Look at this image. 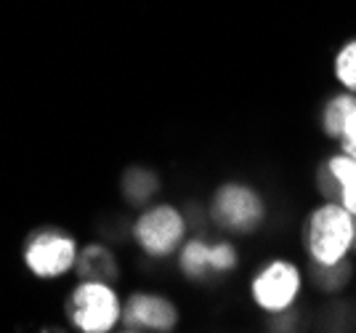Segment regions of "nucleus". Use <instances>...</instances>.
Returning a JSON list of instances; mask_svg holds the SVG:
<instances>
[{
    "instance_id": "1",
    "label": "nucleus",
    "mask_w": 356,
    "mask_h": 333,
    "mask_svg": "<svg viewBox=\"0 0 356 333\" xmlns=\"http://www.w3.org/2000/svg\"><path fill=\"white\" fill-rule=\"evenodd\" d=\"M303 251L316 270L346 264L356 251V216L335 200L319 203L303 222Z\"/></svg>"
},
{
    "instance_id": "2",
    "label": "nucleus",
    "mask_w": 356,
    "mask_h": 333,
    "mask_svg": "<svg viewBox=\"0 0 356 333\" xmlns=\"http://www.w3.org/2000/svg\"><path fill=\"white\" fill-rule=\"evenodd\" d=\"M67 318L83 333H109L122 320V302L112 283L80 280L67 299Z\"/></svg>"
},
{
    "instance_id": "3",
    "label": "nucleus",
    "mask_w": 356,
    "mask_h": 333,
    "mask_svg": "<svg viewBox=\"0 0 356 333\" xmlns=\"http://www.w3.org/2000/svg\"><path fill=\"white\" fill-rule=\"evenodd\" d=\"M303 291V272L293 258H271L250 280V296L266 315L290 312Z\"/></svg>"
},
{
    "instance_id": "4",
    "label": "nucleus",
    "mask_w": 356,
    "mask_h": 333,
    "mask_svg": "<svg viewBox=\"0 0 356 333\" xmlns=\"http://www.w3.org/2000/svg\"><path fill=\"white\" fill-rule=\"evenodd\" d=\"M134 238L141 245V251L152 258H165L170 254H176L178 248L184 245L186 238V219L184 213L160 203V206H152L147 211L136 219Z\"/></svg>"
},
{
    "instance_id": "5",
    "label": "nucleus",
    "mask_w": 356,
    "mask_h": 333,
    "mask_svg": "<svg viewBox=\"0 0 356 333\" xmlns=\"http://www.w3.org/2000/svg\"><path fill=\"white\" fill-rule=\"evenodd\" d=\"M210 213H213V222L218 227L237 232V235H248V232L261 227V222L266 216V206L252 187L229 182L216 192Z\"/></svg>"
},
{
    "instance_id": "6",
    "label": "nucleus",
    "mask_w": 356,
    "mask_h": 333,
    "mask_svg": "<svg viewBox=\"0 0 356 333\" xmlns=\"http://www.w3.org/2000/svg\"><path fill=\"white\" fill-rule=\"evenodd\" d=\"M24 261H27L30 272L38 277H59L74 267L77 242L59 229H40L27 240Z\"/></svg>"
},
{
    "instance_id": "7",
    "label": "nucleus",
    "mask_w": 356,
    "mask_h": 333,
    "mask_svg": "<svg viewBox=\"0 0 356 333\" xmlns=\"http://www.w3.org/2000/svg\"><path fill=\"white\" fill-rule=\"evenodd\" d=\"M122 325L125 331L168 333L178 325L176 304L157 293H134L122 304Z\"/></svg>"
},
{
    "instance_id": "8",
    "label": "nucleus",
    "mask_w": 356,
    "mask_h": 333,
    "mask_svg": "<svg viewBox=\"0 0 356 333\" xmlns=\"http://www.w3.org/2000/svg\"><path fill=\"white\" fill-rule=\"evenodd\" d=\"M319 192L325 200L341 203L348 213L356 216V157L335 152L319 168Z\"/></svg>"
},
{
    "instance_id": "9",
    "label": "nucleus",
    "mask_w": 356,
    "mask_h": 333,
    "mask_svg": "<svg viewBox=\"0 0 356 333\" xmlns=\"http://www.w3.org/2000/svg\"><path fill=\"white\" fill-rule=\"evenodd\" d=\"M74 270L80 274V280H102V283H115L120 274L115 254L99 242H93L88 248H83V254H77Z\"/></svg>"
},
{
    "instance_id": "10",
    "label": "nucleus",
    "mask_w": 356,
    "mask_h": 333,
    "mask_svg": "<svg viewBox=\"0 0 356 333\" xmlns=\"http://www.w3.org/2000/svg\"><path fill=\"white\" fill-rule=\"evenodd\" d=\"M354 109H356V93L341 91V93H335V96H330L327 104L322 107V118H319L325 137L338 141Z\"/></svg>"
},
{
    "instance_id": "11",
    "label": "nucleus",
    "mask_w": 356,
    "mask_h": 333,
    "mask_svg": "<svg viewBox=\"0 0 356 333\" xmlns=\"http://www.w3.org/2000/svg\"><path fill=\"white\" fill-rule=\"evenodd\" d=\"M178 267L189 280H208L210 274V242L197 238L181 245V256H178Z\"/></svg>"
},
{
    "instance_id": "12",
    "label": "nucleus",
    "mask_w": 356,
    "mask_h": 333,
    "mask_svg": "<svg viewBox=\"0 0 356 333\" xmlns=\"http://www.w3.org/2000/svg\"><path fill=\"white\" fill-rule=\"evenodd\" d=\"M122 189H125V197H128L131 203L141 206V203H149L152 197L157 195V189H160V182H157V176H154L152 171H144V168H134V171H128V173H125Z\"/></svg>"
},
{
    "instance_id": "13",
    "label": "nucleus",
    "mask_w": 356,
    "mask_h": 333,
    "mask_svg": "<svg viewBox=\"0 0 356 333\" xmlns=\"http://www.w3.org/2000/svg\"><path fill=\"white\" fill-rule=\"evenodd\" d=\"M332 75L338 80L341 91L356 93V38L346 40L335 59H332Z\"/></svg>"
},
{
    "instance_id": "14",
    "label": "nucleus",
    "mask_w": 356,
    "mask_h": 333,
    "mask_svg": "<svg viewBox=\"0 0 356 333\" xmlns=\"http://www.w3.org/2000/svg\"><path fill=\"white\" fill-rule=\"evenodd\" d=\"M237 248L232 242H210V272L213 274H229L237 270Z\"/></svg>"
},
{
    "instance_id": "15",
    "label": "nucleus",
    "mask_w": 356,
    "mask_h": 333,
    "mask_svg": "<svg viewBox=\"0 0 356 333\" xmlns=\"http://www.w3.org/2000/svg\"><path fill=\"white\" fill-rule=\"evenodd\" d=\"M338 144H341V152H346V155L356 157V109L351 112L348 123H346V128H343Z\"/></svg>"
}]
</instances>
